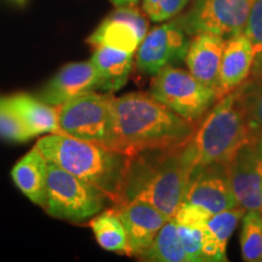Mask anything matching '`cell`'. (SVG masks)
<instances>
[{
    "label": "cell",
    "mask_w": 262,
    "mask_h": 262,
    "mask_svg": "<svg viewBox=\"0 0 262 262\" xmlns=\"http://www.w3.org/2000/svg\"><path fill=\"white\" fill-rule=\"evenodd\" d=\"M245 90L247 81L220 98L185 143L183 152L193 173L215 164L225 165L253 135L248 122Z\"/></svg>",
    "instance_id": "277c9868"
},
{
    "label": "cell",
    "mask_w": 262,
    "mask_h": 262,
    "mask_svg": "<svg viewBox=\"0 0 262 262\" xmlns=\"http://www.w3.org/2000/svg\"><path fill=\"white\" fill-rule=\"evenodd\" d=\"M243 33L247 35L254 50V66L251 78L262 75V0H254Z\"/></svg>",
    "instance_id": "cb8c5ba5"
},
{
    "label": "cell",
    "mask_w": 262,
    "mask_h": 262,
    "mask_svg": "<svg viewBox=\"0 0 262 262\" xmlns=\"http://www.w3.org/2000/svg\"><path fill=\"white\" fill-rule=\"evenodd\" d=\"M11 176L16 186L28 199L40 206L44 205L48 162L35 147L16 163L11 170Z\"/></svg>",
    "instance_id": "d6986e66"
},
{
    "label": "cell",
    "mask_w": 262,
    "mask_h": 262,
    "mask_svg": "<svg viewBox=\"0 0 262 262\" xmlns=\"http://www.w3.org/2000/svg\"><path fill=\"white\" fill-rule=\"evenodd\" d=\"M245 104L251 133L262 135V75L247 80Z\"/></svg>",
    "instance_id": "484cf974"
},
{
    "label": "cell",
    "mask_w": 262,
    "mask_h": 262,
    "mask_svg": "<svg viewBox=\"0 0 262 262\" xmlns=\"http://www.w3.org/2000/svg\"><path fill=\"white\" fill-rule=\"evenodd\" d=\"M16 2H18V3H25V0H16Z\"/></svg>",
    "instance_id": "4dcf8cb0"
},
{
    "label": "cell",
    "mask_w": 262,
    "mask_h": 262,
    "mask_svg": "<svg viewBox=\"0 0 262 262\" xmlns=\"http://www.w3.org/2000/svg\"><path fill=\"white\" fill-rule=\"evenodd\" d=\"M241 250L244 261L262 262V210L244 212Z\"/></svg>",
    "instance_id": "603a6c76"
},
{
    "label": "cell",
    "mask_w": 262,
    "mask_h": 262,
    "mask_svg": "<svg viewBox=\"0 0 262 262\" xmlns=\"http://www.w3.org/2000/svg\"><path fill=\"white\" fill-rule=\"evenodd\" d=\"M191 0H143V11L153 22H164L178 16Z\"/></svg>",
    "instance_id": "83f0119b"
},
{
    "label": "cell",
    "mask_w": 262,
    "mask_h": 262,
    "mask_svg": "<svg viewBox=\"0 0 262 262\" xmlns=\"http://www.w3.org/2000/svg\"><path fill=\"white\" fill-rule=\"evenodd\" d=\"M189 41L188 33L179 19L158 26L147 33L137 49V68L141 73L153 77L166 66L185 60Z\"/></svg>",
    "instance_id": "30bf717a"
},
{
    "label": "cell",
    "mask_w": 262,
    "mask_h": 262,
    "mask_svg": "<svg viewBox=\"0 0 262 262\" xmlns=\"http://www.w3.org/2000/svg\"><path fill=\"white\" fill-rule=\"evenodd\" d=\"M114 96L90 91L58 107L57 133L112 148Z\"/></svg>",
    "instance_id": "5b68a950"
},
{
    "label": "cell",
    "mask_w": 262,
    "mask_h": 262,
    "mask_svg": "<svg viewBox=\"0 0 262 262\" xmlns=\"http://www.w3.org/2000/svg\"><path fill=\"white\" fill-rule=\"evenodd\" d=\"M245 210L243 208H234L212 214L205 225L204 231V256L205 261H227V244L231 235Z\"/></svg>",
    "instance_id": "ac0fdd59"
},
{
    "label": "cell",
    "mask_w": 262,
    "mask_h": 262,
    "mask_svg": "<svg viewBox=\"0 0 262 262\" xmlns=\"http://www.w3.org/2000/svg\"><path fill=\"white\" fill-rule=\"evenodd\" d=\"M47 192L42 208L54 217L83 221L104 208L107 196L90 183L48 160Z\"/></svg>",
    "instance_id": "8992f818"
},
{
    "label": "cell",
    "mask_w": 262,
    "mask_h": 262,
    "mask_svg": "<svg viewBox=\"0 0 262 262\" xmlns=\"http://www.w3.org/2000/svg\"><path fill=\"white\" fill-rule=\"evenodd\" d=\"M90 227L101 248L114 253L126 254L127 238L125 228L116 209H110L95 215L90 221Z\"/></svg>",
    "instance_id": "7402d4cb"
},
{
    "label": "cell",
    "mask_w": 262,
    "mask_h": 262,
    "mask_svg": "<svg viewBox=\"0 0 262 262\" xmlns=\"http://www.w3.org/2000/svg\"><path fill=\"white\" fill-rule=\"evenodd\" d=\"M139 258L150 262H187L176 222L169 219L150 247Z\"/></svg>",
    "instance_id": "44dd1931"
},
{
    "label": "cell",
    "mask_w": 262,
    "mask_h": 262,
    "mask_svg": "<svg viewBox=\"0 0 262 262\" xmlns=\"http://www.w3.org/2000/svg\"><path fill=\"white\" fill-rule=\"evenodd\" d=\"M148 31L145 14L136 6L117 8L88 38L93 47H111L135 54Z\"/></svg>",
    "instance_id": "8fae6325"
},
{
    "label": "cell",
    "mask_w": 262,
    "mask_h": 262,
    "mask_svg": "<svg viewBox=\"0 0 262 262\" xmlns=\"http://www.w3.org/2000/svg\"><path fill=\"white\" fill-rule=\"evenodd\" d=\"M178 225V224H176ZM180 239L185 250L187 262H203L204 256V231L202 227L178 225Z\"/></svg>",
    "instance_id": "4316f807"
},
{
    "label": "cell",
    "mask_w": 262,
    "mask_h": 262,
    "mask_svg": "<svg viewBox=\"0 0 262 262\" xmlns=\"http://www.w3.org/2000/svg\"><path fill=\"white\" fill-rule=\"evenodd\" d=\"M35 148L45 159L96 187L116 206L123 203L127 156L106 146L62 134L42 137Z\"/></svg>",
    "instance_id": "3957f363"
},
{
    "label": "cell",
    "mask_w": 262,
    "mask_h": 262,
    "mask_svg": "<svg viewBox=\"0 0 262 262\" xmlns=\"http://www.w3.org/2000/svg\"><path fill=\"white\" fill-rule=\"evenodd\" d=\"M254 0H195L179 22L188 34L212 33L232 37L244 31Z\"/></svg>",
    "instance_id": "ba28073f"
},
{
    "label": "cell",
    "mask_w": 262,
    "mask_h": 262,
    "mask_svg": "<svg viewBox=\"0 0 262 262\" xmlns=\"http://www.w3.org/2000/svg\"><path fill=\"white\" fill-rule=\"evenodd\" d=\"M112 149L133 157L148 149L185 145L199 122L186 119L148 94L131 93L114 97Z\"/></svg>",
    "instance_id": "6da1fadb"
},
{
    "label": "cell",
    "mask_w": 262,
    "mask_h": 262,
    "mask_svg": "<svg viewBox=\"0 0 262 262\" xmlns=\"http://www.w3.org/2000/svg\"><path fill=\"white\" fill-rule=\"evenodd\" d=\"M91 62L98 77V90L116 93L127 83L134 66V54L111 47H96Z\"/></svg>",
    "instance_id": "e0dca14e"
},
{
    "label": "cell",
    "mask_w": 262,
    "mask_h": 262,
    "mask_svg": "<svg viewBox=\"0 0 262 262\" xmlns=\"http://www.w3.org/2000/svg\"><path fill=\"white\" fill-rule=\"evenodd\" d=\"M183 146L148 149L129 157L123 203L141 199L171 219L185 198L193 175Z\"/></svg>",
    "instance_id": "7a4b0ae2"
},
{
    "label": "cell",
    "mask_w": 262,
    "mask_h": 262,
    "mask_svg": "<svg viewBox=\"0 0 262 262\" xmlns=\"http://www.w3.org/2000/svg\"><path fill=\"white\" fill-rule=\"evenodd\" d=\"M117 8H122V6H136L139 4L140 0H111Z\"/></svg>",
    "instance_id": "f546056e"
},
{
    "label": "cell",
    "mask_w": 262,
    "mask_h": 262,
    "mask_svg": "<svg viewBox=\"0 0 262 262\" xmlns=\"http://www.w3.org/2000/svg\"><path fill=\"white\" fill-rule=\"evenodd\" d=\"M241 208L262 210V135L253 134L225 164Z\"/></svg>",
    "instance_id": "9c48e42d"
},
{
    "label": "cell",
    "mask_w": 262,
    "mask_h": 262,
    "mask_svg": "<svg viewBox=\"0 0 262 262\" xmlns=\"http://www.w3.org/2000/svg\"><path fill=\"white\" fill-rule=\"evenodd\" d=\"M0 137L14 142H25L33 137L14 108L10 106L8 97H0Z\"/></svg>",
    "instance_id": "d4e9b609"
},
{
    "label": "cell",
    "mask_w": 262,
    "mask_h": 262,
    "mask_svg": "<svg viewBox=\"0 0 262 262\" xmlns=\"http://www.w3.org/2000/svg\"><path fill=\"white\" fill-rule=\"evenodd\" d=\"M149 95L172 112L192 122H199L217 101L214 90L196 80L189 71L173 66H166L153 75Z\"/></svg>",
    "instance_id": "52a82bcc"
},
{
    "label": "cell",
    "mask_w": 262,
    "mask_h": 262,
    "mask_svg": "<svg viewBox=\"0 0 262 262\" xmlns=\"http://www.w3.org/2000/svg\"><path fill=\"white\" fill-rule=\"evenodd\" d=\"M8 101L33 137L57 133L58 107L50 106L38 97L26 94L8 97Z\"/></svg>",
    "instance_id": "ffe728a7"
},
{
    "label": "cell",
    "mask_w": 262,
    "mask_h": 262,
    "mask_svg": "<svg viewBox=\"0 0 262 262\" xmlns=\"http://www.w3.org/2000/svg\"><path fill=\"white\" fill-rule=\"evenodd\" d=\"M211 215L212 214H210V212L199 208V206H195L182 201L181 204L179 205V208L176 209L171 220L175 221L178 225L203 227Z\"/></svg>",
    "instance_id": "f1b7e54d"
},
{
    "label": "cell",
    "mask_w": 262,
    "mask_h": 262,
    "mask_svg": "<svg viewBox=\"0 0 262 262\" xmlns=\"http://www.w3.org/2000/svg\"><path fill=\"white\" fill-rule=\"evenodd\" d=\"M96 90L98 77L93 62H73L62 67L45 84L38 98L50 106L60 107L75 97Z\"/></svg>",
    "instance_id": "5bb4252c"
},
{
    "label": "cell",
    "mask_w": 262,
    "mask_h": 262,
    "mask_svg": "<svg viewBox=\"0 0 262 262\" xmlns=\"http://www.w3.org/2000/svg\"><path fill=\"white\" fill-rule=\"evenodd\" d=\"M125 228L127 256L140 257L150 247L160 228L169 220L156 206L141 199H131L114 208Z\"/></svg>",
    "instance_id": "7c38bea8"
},
{
    "label": "cell",
    "mask_w": 262,
    "mask_h": 262,
    "mask_svg": "<svg viewBox=\"0 0 262 262\" xmlns=\"http://www.w3.org/2000/svg\"><path fill=\"white\" fill-rule=\"evenodd\" d=\"M254 58L253 45L243 32L229 37L221 58L216 88L217 101L250 78Z\"/></svg>",
    "instance_id": "9a60e30c"
},
{
    "label": "cell",
    "mask_w": 262,
    "mask_h": 262,
    "mask_svg": "<svg viewBox=\"0 0 262 262\" xmlns=\"http://www.w3.org/2000/svg\"><path fill=\"white\" fill-rule=\"evenodd\" d=\"M225 45L226 40L221 35L212 33H198L189 41L185 57L189 73L215 93Z\"/></svg>",
    "instance_id": "2e32d148"
},
{
    "label": "cell",
    "mask_w": 262,
    "mask_h": 262,
    "mask_svg": "<svg viewBox=\"0 0 262 262\" xmlns=\"http://www.w3.org/2000/svg\"><path fill=\"white\" fill-rule=\"evenodd\" d=\"M183 202L216 214L239 208L225 165L215 164L193 173Z\"/></svg>",
    "instance_id": "4fadbf2b"
}]
</instances>
